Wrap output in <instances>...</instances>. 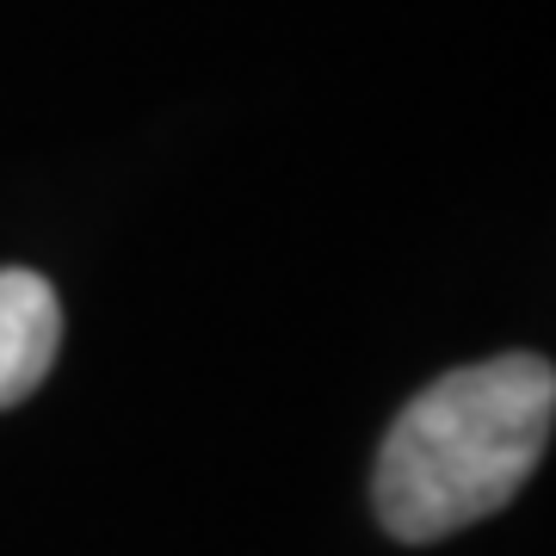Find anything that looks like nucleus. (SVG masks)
I'll list each match as a JSON object with an SVG mask.
<instances>
[{"label":"nucleus","instance_id":"nucleus-1","mask_svg":"<svg viewBox=\"0 0 556 556\" xmlns=\"http://www.w3.org/2000/svg\"><path fill=\"white\" fill-rule=\"evenodd\" d=\"M556 420V371L538 353H501L433 378L378 445L371 507L402 544H439L501 514L532 482Z\"/></svg>","mask_w":556,"mask_h":556},{"label":"nucleus","instance_id":"nucleus-2","mask_svg":"<svg viewBox=\"0 0 556 556\" xmlns=\"http://www.w3.org/2000/svg\"><path fill=\"white\" fill-rule=\"evenodd\" d=\"M62 303L43 273L0 266V408H20L56 365Z\"/></svg>","mask_w":556,"mask_h":556}]
</instances>
